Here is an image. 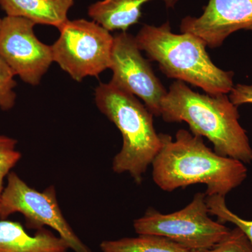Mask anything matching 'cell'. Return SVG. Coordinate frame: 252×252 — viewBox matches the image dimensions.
<instances>
[{"label":"cell","mask_w":252,"mask_h":252,"mask_svg":"<svg viewBox=\"0 0 252 252\" xmlns=\"http://www.w3.org/2000/svg\"><path fill=\"white\" fill-rule=\"evenodd\" d=\"M161 148L152 162L154 182L162 190L203 184L207 196H224L248 177L244 162L221 157L207 147L202 137L185 129L176 133L175 140L160 134Z\"/></svg>","instance_id":"1"},{"label":"cell","mask_w":252,"mask_h":252,"mask_svg":"<svg viewBox=\"0 0 252 252\" xmlns=\"http://www.w3.org/2000/svg\"><path fill=\"white\" fill-rule=\"evenodd\" d=\"M160 117L167 123H187L191 133L208 139L221 157L252 162V148L239 122L238 107L226 94H199L176 81L162 99Z\"/></svg>","instance_id":"2"},{"label":"cell","mask_w":252,"mask_h":252,"mask_svg":"<svg viewBox=\"0 0 252 252\" xmlns=\"http://www.w3.org/2000/svg\"><path fill=\"white\" fill-rule=\"evenodd\" d=\"M135 40L168 78L189 83L210 94H229L234 86V74L212 63L205 41L190 33H172L169 21L158 27L144 25Z\"/></svg>","instance_id":"3"},{"label":"cell","mask_w":252,"mask_h":252,"mask_svg":"<svg viewBox=\"0 0 252 252\" xmlns=\"http://www.w3.org/2000/svg\"><path fill=\"white\" fill-rule=\"evenodd\" d=\"M94 102L100 112L122 133V147L113 159V171L130 174L140 185L161 148L160 134H157L154 126L153 114L134 94L111 81L100 83L96 88Z\"/></svg>","instance_id":"4"},{"label":"cell","mask_w":252,"mask_h":252,"mask_svg":"<svg viewBox=\"0 0 252 252\" xmlns=\"http://www.w3.org/2000/svg\"><path fill=\"white\" fill-rule=\"evenodd\" d=\"M209 215L206 195L198 193L180 211L165 215L149 208L134 220L133 227L138 235H160L190 251L202 252L220 243L230 230Z\"/></svg>","instance_id":"5"},{"label":"cell","mask_w":252,"mask_h":252,"mask_svg":"<svg viewBox=\"0 0 252 252\" xmlns=\"http://www.w3.org/2000/svg\"><path fill=\"white\" fill-rule=\"evenodd\" d=\"M51 46L54 62L72 79L80 82L97 77L110 67L114 36L94 21L67 20Z\"/></svg>","instance_id":"6"},{"label":"cell","mask_w":252,"mask_h":252,"mask_svg":"<svg viewBox=\"0 0 252 252\" xmlns=\"http://www.w3.org/2000/svg\"><path fill=\"white\" fill-rule=\"evenodd\" d=\"M15 213L24 217L28 229L37 230L49 227L57 232L74 252H92L64 218L54 186L39 191L27 185L17 174L10 172L0 200V220H6Z\"/></svg>","instance_id":"7"},{"label":"cell","mask_w":252,"mask_h":252,"mask_svg":"<svg viewBox=\"0 0 252 252\" xmlns=\"http://www.w3.org/2000/svg\"><path fill=\"white\" fill-rule=\"evenodd\" d=\"M35 25L26 18L9 16L0 25V56L15 75L32 86L40 84L54 63L52 47L36 37Z\"/></svg>","instance_id":"8"},{"label":"cell","mask_w":252,"mask_h":252,"mask_svg":"<svg viewBox=\"0 0 252 252\" xmlns=\"http://www.w3.org/2000/svg\"><path fill=\"white\" fill-rule=\"evenodd\" d=\"M135 37L123 32L114 36L111 63V82L143 101L157 117L161 114V102L167 94L165 87L141 54Z\"/></svg>","instance_id":"9"},{"label":"cell","mask_w":252,"mask_h":252,"mask_svg":"<svg viewBox=\"0 0 252 252\" xmlns=\"http://www.w3.org/2000/svg\"><path fill=\"white\" fill-rule=\"evenodd\" d=\"M252 26V0H210L201 16H187L180 29L201 38L209 47L216 48L235 32Z\"/></svg>","instance_id":"10"},{"label":"cell","mask_w":252,"mask_h":252,"mask_svg":"<svg viewBox=\"0 0 252 252\" xmlns=\"http://www.w3.org/2000/svg\"><path fill=\"white\" fill-rule=\"evenodd\" d=\"M67 243L46 228L28 234L21 223L0 220V252H67Z\"/></svg>","instance_id":"11"},{"label":"cell","mask_w":252,"mask_h":252,"mask_svg":"<svg viewBox=\"0 0 252 252\" xmlns=\"http://www.w3.org/2000/svg\"><path fill=\"white\" fill-rule=\"evenodd\" d=\"M152 0H102L89 7V16L109 32H126L138 23L142 6ZM167 7H174L179 0H162Z\"/></svg>","instance_id":"12"},{"label":"cell","mask_w":252,"mask_h":252,"mask_svg":"<svg viewBox=\"0 0 252 252\" xmlns=\"http://www.w3.org/2000/svg\"><path fill=\"white\" fill-rule=\"evenodd\" d=\"M76 0H0V6L9 16L30 20L35 24L60 29L67 21L69 9Z\"/></svg>","instance_id":"13"},{"label":"cell","mask_w":252,"mask_h":252,"mask_svg":"<svg viewBox=\"0 0 252 252\" xmlns=\"http://www.w3.org/2000/svg\"><path fill=\"white\" fill-rule=\"evenodd\" d=\"M99 248L102 252H193L165 237L147 234L105 240Z\"/></svg>","instance_id":"14"},{"label":"cell","mask_w":252,"mask_h":252,"mask_svg":"<svg viewBox=\"0 0 252 252\" xmlns=\"http://www.w3.org/2000/svg\"><path fill=\"white\" fill-rule=\"evenodd\" d=\"M209 214L217 217L220 223L230 222L236 225L247 235L252 244V220H245L233 213L227 207L225 197L215 195L207 196Z\"/></svg>","instance_id":"15"},{"label":"cell","mask_w":252,"mask_h":252,"mask_svg":"<svg viewBox=\"0 0 252 252\" xmlns=\"http://www.w3.org/2000/svg\"><path fill=\"white\" fill-rule=\"evenodd\" d=\"M17 140L0 135V200L4 190V180L21 158V154L16 149Z\"/></svg>","instance_id":"16"},{"label":"cell","mask_w":252,"mask_h":252,"mask_svg":"<svg viewBox=\"0 0 252 252\" xmlns=\"http://www.w3.org/2000/svg\"><path fill=\"white\" fill-rule=\"evenodd\" d=\"M15 74L9 64L0 56V109L8 111L16 103Z\"/></svg>","instance_id":"17"},{"label":"cell","mask_w":252,"mask_h":252,"mask_svg":"<svg viewBox=\"0 0 252 252\" xmlns=\"http://www.w3.org/2000/svg\"><path fill=\"white\" fill-rule=\"evenodd\" d=\"M202 252H252V244L247 235L236 227L220 243Z\"/></svg>","instance_id":"18"},{"label":"cell","mask_w":252,"mask_h":252,"mask_svg":"<svg viewBox=\"0 0 252 252\" xmlns=\"http://www.w3.org/2000/svg\"><path fill=\"white\" fill-rule=\"evenodd\" d=\"M229 94L230 100L237 107L244 104H252V85L237 84Z\"/></svg>","instance_id":"19"},{"label":"cell","mask_w":252,"mask_h":252,"mask_svg":"<svg viewBox=\"0 0 252 252\" xmlns=\"http://www.w3.org/2000/svg\"><path fill=\"white\" fill-rule=\"evenodd\" d=\"M248 31H252V26H250V28H248Z\"/></svg>","instance_id":"20"},{"label":"cell","mask_w":252,"mask_h":252,"mask_svg":"<svg viewBox=\"0 0 252 252\" xmlns=\"http://www.w3.org/2000/svg\"><path fill=\"white\" fill-rule=\"evenodd\" d=\"M1 18H0V25H1Z\"/></svg>","instance_id":"21"},{"label":"cell","mask_w":252,"mask_h":252,"mask_svg":"<svg viewBox=\"0 0 252 252\" xmlns=\"http://www.w3.org/2000/svg\"></svg>","instance_id":"22"}]
</instances>
